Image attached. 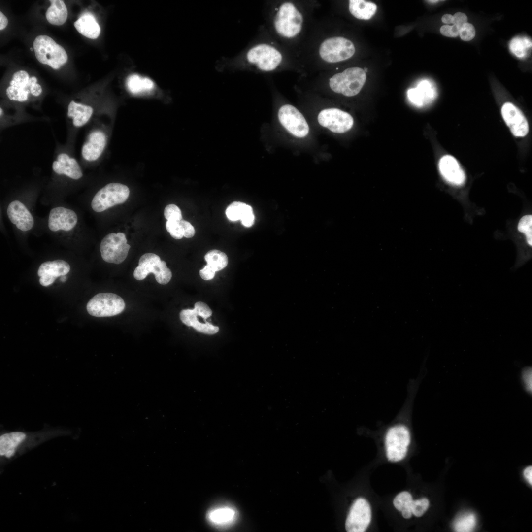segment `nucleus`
<instances>
[{"label": "nucleus", "mask_w": 532, "mask_h": 532, "mask_svg": "<svg viewBox=\"0 0 532 532\" xmlns=\"http://www.w3.org/2000/svg\"><path fill=\"white\" fill-rule=\"evenodd\" d=\"M355 52L353 42L343 37L336 36L325 39L320 44L319 53L321 58L329 63L346 60Z\"/></svg>", "instance_id": "6e6552de"}, {"label": "nucleus", "mask_w": 532, "mask_h": 532, "mask_svg": "<svg viewBox=\"0 0 532 532\" xmlns=\"http://www.w3.org/2000/svg\"><path fill=\"white\" fill-rule=\"evenodd\" d=\"M60 280H61V281L62 282H65L66 281V277L65 276V275L63 276L62 277V278L60 279Z\"/></svg>", "instance_id": "864d4df0"}, {"label": "nucleus", "mask_w": 532, "mask_h": 532, "mask_svg": "<svg viewBox=\"0 0 532 532\" xmlns=\"http://www.w3.org/2000/svg\"><path fill=\"white\" fill-rule=\"evenodd\" d=\"M216 271L208 265H206L203 269L200 271V275L201 278L205 280L212 279Z\"/></svg>", "instance_id": "c03bdc74"}, {"label": "nucleus", "mask_w": 532, "mask_h": 532, "mask_svg": "<svg viewBox=\"0 0 532 532\" xmlns=\"http://www.w3.org/2000/svg\"><path fill=\"white\" fill-rule=\"evenodd\" d=\"M37 79L35 76L30 78L27 72L19 70L13 74L10 86L6 89L7 96L12 100L26 101L28 99L29 95L31 94L32 85L37 83Z\"/></svg>", "instance_id": "2eb2a0df"}, {"label": "nucleus", "mask_w": 532, "mask_h": 532, "mask_svg": "<svg viewBox=\"0 0 532 532\" xmlns=\"http://www.w3.org/2000/svg\"><path fill=\"white\" fill-rule=\"evenodd\" d=\"M521 380L525 390L532 393V367H525L521 372Z\"/></svg>", "instance_id": "a19ab883"}, {"label": "nucleus", "mask_w": 532, "mask_h": 532, "mask_svg": "<svg viewBox=\"0 0 532 532\" xmlns=\"http://www.w3.org/2000/svg\"><path fill=\"white\" fill-rule=\"evenodd\" d=\"M8 24V19L4 14L0 11V30H3Z\"/></svg>", "instance_id": "8fccbe9b"}, {"label": "nucleus", "mask_w": 532, "mask_h": 532, "mask_svg": "<svg viewBox=\"0 0 532 532\" xmlns=\"http://www.w3.org/2000/svg\"><path fill=\"white\" fill-rule=\"evenodd\" d=\"M25 433L14 432L3 434L0 436V455L11 457L16 449L26 438Z\"/></svg>", "instance_id": "393cba45"}, {"label": "nucleus", "mask_w": 532, "mask_h": 532, "mask_svg": "<svg viewBox=\"0 0 532 532\" xmlns=\"http://www.w3.org/2000/svg\"><path fill=\"white\" fill-rule=\"evenodd\" d=\"M204 258L207 265L213 268L216 272L224 269L228 264L227 255L218 250L209 251L205 255Z\"/></svg>", "instance_id": "2f4dec72"}, {"label": "nucleus", "mask_w": 532, "mask_h": 532, "mask_svg": "<svg viewBox=\"0 0 532 532\" xmlns=\"http://www.w3.org/2000/svg\"><path fill=\"white\" fill-rule=\"evenodd\" d=\"M442 22L446 24H453V17L449 14H444L441 18Z\"/></svg>", "instance_id": "3c124183"}, {"label": "nucleus", "mask_w": 532, "mask_h": 532, "mask_svg": "<svg viewBox=\"0 0 532 532\" xmlns=\"http://www.w3.org/2000/svg\"><path fill=\"white\" fill-rule=\"evenodd\" d=\"M501 114L514 136L524 137L528 134V122L522 112L513 104L505 103L501 108Z\"/></svg>", "instance_id": "dca6fc26"}, {"label": "nucleus", "mask_w": 532, "mask_h": 532, "mask_svg": "<svg viewBox=\"0 0 532 532\" xmlns=\"http://www.w3.org/2000/svg\"><path fill=\"white\" fill-rule=\"evenodd\" d=\"M476 525V518L471 512H465L459 515L453 523V527L458 532L472 531Z\"/></svg>", "instance_id": "473e14b6"}, {"label": "nucleus", "mask_w": 532, "mask_h": 532, "mask_svg": "<svg viewBox=\"0 0 532 532\" xmlns=\"http://www.w3.org/2000/svg\"><path fill=\"white\" fill-rule=\"evenodd\" d=\"M42 92L41 86L37 83H33L31 87V93L34 96H39Z\"/></svg>", "instance_id": "de8ad7c7"}, {"label": "nucleus", "mask_w": 532, "mask_h": 532, "mask_svg": "<svg viewBox=\"0 0 532 532\" xmlns=\"http://www.w3.org/2000/svg\"><path fill=\"white\" fill-rule=\"evenodd\" d=\"M255 217L253 213H250L245 216L241 219V223L242 225L246 227H250L252 226L254 222Z\"/></svg>", "instance_id": "49530a36"}, {"label": "nucleus", "mask_w": 532, "mask_h": 532, "mask_svg": "<svg viewBox=\"0 0 532 532\" xmlns=\"http://www.w3.org/2000/svg\"><path fill=\"white\" fill-rule=\"evenodd\" d=\"M429 506V501L426 498L413 500L411 504L412 514L416 517L422 516L427 511Z\"/></svg>", "instance_id": "4c0bfd02"}, {"label": "nucleus", "mask_w": 532, "mask_h": 532, "mask_svg": "<svg viewBox=\"0 0 532 532\" xmlns=\"http://www.w3.org/2000/svg\"><path fill=\"white\" fill-rule=\"evenodd\" d=\"M531 47V41L526 37L514 38L510 43L511 51L519 58L525 57L527 53V50Z\"/></svg>", "instance_id": "72a5a7b5"}, {"label": "nucleus", "mask_w": 532, "mask_h": 532, "mask_svg": "<svg viewBox=\"0 0 532 532\" xmlns=\"http://www.w3.org/2000/svg\"><path fill=\"white\" fill-rule=\"evenodd\" d=\"M518 230L524 233L529 245L532 246V216L527 215L522 217L519 221Z\"/></svg>", "instance_id": "f704fd0d"}, {"label": "nucleus", "mask_w": 532, "mask_h": 532, "mask_svg": "<svg viewBox=\"0 0 532 532\" xmlns=\"http://www.w3.org/2000/svg\"><path fill=\"white\" fill-rule=\"evenodd\" d=\"M50 6L46 12V17L49 23L56 26L63 25L66 21L68 12L64 2L61 0H50Z\"/></svg>", "instance_id": "c85d7f7f"}, {"label": "nucleus", "mask_w": 532, "mask_h": 532, "mask_svg": "<svg viewBox=\"0 0 532 532\" xmlns=\"http://www.w3.org/2000/svg\"><path fill=\"white\" fill-rule=\"evenodd\" d=\"M439 1L440 0H427L428 2H430V3H436V2H437Z\"/></svg>", "instance_id": "5fc2aeb1"}, {"label": "nucleus", "mask_w": 532, "mask_h": 532, "mask_svg": "<svg viewBox=\"0 0 532 532\" xmlns=\"http://www.w3.org/2000/svg\"><path fill=\"white\" fill-rule=\"evenodd\" d=\"M77 31L86 37L96 39L100 33V27L95 17L90 13H86L74 23Z\"/></svg>", "instance_id": "a878e982"}, {"label": "nucleus", "mask_w": 532, "mask_h": 532, "mask_svg": "<svg viewBox=\"0 0 532 532\" xmlns=\"http://www.w3.org/2000/svg\"><path fill=\"white\" fill-rule=\"evenodd\" d=\"M453 24L461 27L463 24L467 23V17L466 15L462 12H457L453 16Z\"/></svg>", "instance_id": "a18cd8bd"}, {"label": "nucleus", "mask_w": 532, "mask_h": 532, "mask_svg": "<svg viewBox=\"0 0 532 532\" xmlns=\"http://www.w3.org/2000/svg\"><path fill=\"white\" fill-rule=\"evenodd\" d=\"M126 84L129 91L133 94H138L152 90L154 86L152 80L133 74L127 79Z\"/></svg>", "instance_id": "c756f323"}, {"label": "nucleus", "mask_w": 532, "mask_h": 532, "mask_svg": "<svg viewBox=\"0 0 532 532\" xmlns=\"http://www.w3.org/2000/svg\"><path fill=\"white\" fill-rule=\"evenodd\" d=\"M30 50H31V51H33V48H30Z\"/></svg>", "instance_id": "4d7b16f0"}, {"label": "nucleus", "mask_w": 532, "mask_h": 532, "mask_svg": "<svg viewBox=\"0 0 532 532\" xmlns=\"http://www.w3.org/2000/svg\"><path fill=\"white\" fill-rule=\"evenodd\" d=\"M272 21L273 28L278 34L291 38L300 33L303 18L301 13L293 3L285 2L276 8Z\"/></svg>", "instance_id": "f03ea898"}, {"label": "nucleus", "mask_w": 532, "mask_h": 532, "mask_svg": "<svg viewBox=\"0 0 532 532\" xmlns=\"http://www.w3.org/2000/svg\"><path fill=\"white\" fill-rule=\"evenodd\" d=\"M0 116H1V114H2V110L1 108H0Z\"/></svg>", "instance_id": "6e6d98bb"}, {"label": "nucleus", "mask_w": 532, "mask_h": 532, "mask_svg": "<svg viewBox=\"0 0 532 532\" xmlns=\"http://www.w3.org/2000/svg\"><path fill=\"white\" fill-rule=\"evenodd\" d=\"M371 520V511L369 503L364 498H358L350 509L345 522L346 530L348 532H365Z\"/></svg>", "instance_id": "f8f14e48"}, {"label": "nucleus", "mask_w": 532, "mask_h": 532, "mask_svg": "<svg viewBox=\"0 0 532 532\" xmlns=\"http://www.w3.org/2000/svg\"><path fill=\"white\" fill-rule=\"evenodd\" d=\"M278 117L281 125L293 135L302 138L308 134V124L302 114L294 106H282L278 110Z\"/></svg>", "instance_id": "ddd939ff"}, {"label": "nucleus", "mask_w": 532, "mask_h": 532, "mask_svg": "<svg viewBox=\"0 0 532 532\" xmlns=\"http://www.w3.org/2000/svg\"><path fill=\"white\" fill-rule=\"evenodd\" d=\"M413 501L411 495L407 491H403L395 498L393 504L395 508L399 511H401L404 508L409 507L411 508V504Z\"/></svg>", "instance_id": "c9c22d12"}, {"label": "nucleus", "mask_w": 532, "mask_h": 532, "mask_svg": "<svg viewBox=\"0 0 532 532\" xmlns=\"http://www.w3.org/2000/svg\"><path fill=\"white\" fill-rule=\"evenodd\" d=\"M524 475L525 479L532 485V467L531 466L526 468L524 471Z\"/></svg>", "instance_id": "09e8293b"}, {"label": "nucleus", "mask_w": 532, "mask_h": 532, "mask_svg": "<svg viewBox=\"0 0 532 532\" xmlns=\"http://www.w3.org/2000/svg\"><path fill=\"white\" fill-rule=\"evenodd\" d=\"M411 441L408 428L403 424L390 427L385 437L386 456L389 461L399 462L405 458Z\"/></svg>", "instance_id": "39448f33"}, {"label": "nucleus", "mask_w": 532, "mask_h": 532, "mask_svg": "<svg viewBox=\"0 0 532 532\" xmlns=\"http://www.w3.org/2000/svg\"><path fill=\"white\" fill-rule=\"evenodd\" d=\"M106 143V137L102 131L92 132L82 148V155L88 161L97 160L102 154Z\"/></svg>", "instance_id": "412c9836"}, {"label": "nucleus", "mask_w": 532, "mask_h": 532, "mask_svg": "<svg viewBox=\"0 0 532 532\" xmlns=\"http://www.w3.org/2000/svg\"><path fill=\"white\" fill-rule=\"evenodd\" d=\"M52 169L59 175L64 174L75 180L79 179L83 176L76 160L64 153L59 154L57 160L53 162Z\"/></svg>", "instance_id": "5701e85b"}, {"label": "nucleus", "mask_w": 532, "mask_h": 532, "mask_svg": "<svg viewBox=\"0 0 532 532\" xmlns=\"http://www.w3.org/2000/svg\"><path fill=\"white\" fill-rule=\"evenodd\" d=\"M459 35L463 40L470 41L475 35V28L470 23H465L460 28Z\"/></svg>", "instance_id": "ea45409f"}, {"label": "nucleus", "mask_w": 532, "mask_h": 532, "mask_svg": "<svg viewBox=\"0 0 532 532\" xmlns=\"http://www.w3.org/2000/svg\"><path fill=\"white\" fill-rule=\"evenodd\" d=\"M7 214L11 222L22 231L31 230L34 225V219L25 205L19 200H14L9 203Z\"/></svg>", "instance_id": "6ab92c4d"}, {"label": "nucleus", "mask_w": 532, "mask_h": 532, "mask_svg": "<svg viewBox=\"0 0 532 532\" xmlns=\"http://www.w3.org/2000/svg\"><path fill=\"white\" fill-rule=\"evenodd\" d=\"M125 303L119 296L111 293H99L88 302V313L95 317H110L118 315L124 310Z\"/></svg>", "instance_id": "1a4fd4ad"}, {"label": "nucleus", "mask_w": 532, "mask_h": 532, "mask_svg": "<svg viewBox=\"0 0 532 532\" xmlns=\"http://www.w3.org/2000/svg\"><path fill=\"white\" fill-rule=\"evenodd\" d=\"M434 86L427 80L420 81L417 86L407 91L410 101L418 107H421L432 101L436 97Z\"/></svg>", "instance_id": "b1692460"}, {"label": "nucleus", "mask_w": 532, "mask_h": 532, "mask_svg": "<svg viewBox=\"0 0 532 532\" xmlns=\"http://www.w3.org/2000/svg\"><path fill=\"white\" fill-rule=\"evenodd\" d=\"M212 314L211 309L205 303L199 301L195 304L193 309L181 310L180 318L185 325L193 327L200 332L214 334L218 332L219 327L206 321Z\"/></svg>", "instance_id": "9d476101"}, {"label": "nucleus", "mask_w": 532, "mask_h": 532, "mask_svg": "<svg viewBox=\"0 0 532 532\" xmlns=\"http://www.w3.org/2000/svg\"><path fill=\"white\" fill-rule=\"evenodd\" d=\"M252 213L253 209L251 206L240 201H233L226 210L227 218L232 221L241 220L246 215Z\"/></svg>", "instance_id": "7c9ffc66"}, {"label": "nucleus", "mask_w": 532, "mask_h": 532, "mask_svg": "<svg viewBox=\"0 0 532 532\" xmlns=\"http://www.w3.org/2000/svg\"><path fill=\"white\" fill-rule=\"evenodd\" d=\"M129 194V189L125 185L118 183L108 184L95 194L91 202L92 208L95 212H102L125 202Z\"/></svg>", "instance_id": "0eeeda50"}, {"label": "nucleus", "mask_w": 532, "mask_h": 532, "mask_svg": "<svg viewBox=\"0 0 532 532\" xmlns=\"http://www.w3.org/2000/svg\"><path fill=\"white\" fill-rule=\"evenodd\" d=\"M460 28L454 24L452 26L445 25L441 27L440 32L445 36L455 37L459 35Z\"/></svg>", "instance_id": "79ce46f5"}, {"label": "nucleus", "mask_w": 532, "mask_h": 532, "mask_svg": "<svg viewBox=\"0 0 532 532\" xmlns=\"http://www.w3.org/2000/svg\"><path fill=\"white\" fill-rule=\"evenodd\" d=\"M93 112L91 106L71 101L68 106L67 115L72 119L74 126L80 127L89 121Z\"/></svg>", "instance_id": "bb28decb"}, {"label": "nucleus", "mask_w": 532, "mask_h": 532, "mask_svg": "<svg viewBox=\"0 0 532 532\" xmlns=\"http://www.w3.org/2000/svg\"><path fill=\"white\" fill-rule=\"evenodd\" d=\"M282 60L281 53L274 46L266 43H260L244 49L227 65L231 69L244 70L253 67L268 72L277 69Z\"/></svg>", "instance_id": "f257e3e1"}, {"label": "nucleus", "mask_w": 532, "mask_h": 532, "mask_svg": "<svg viewBox=\"0 0 532 532\" xmlns=\"http://www.w3.org/2000/svg\"><path fill=\"white\" fill-rule=\"evenodd\" d=\"M366 78V72L363 69L350 67L332 76L329 79V86L335 93L352 97L360 92Z\"/></svg>", "instance_id": "20e7f679"}, {"label": "nucleus", "mask_w": 532, "mask_h": 532, "mask_svg": "<svg viewBox=\"0 0 532 532\" xmlns=\"http://www.w3.org/2000/svg\"><path fill=\"white\" fill-rule=\"evenodd\" d=\"M164 216L167 220L180 221L182 219L181 211L174 204L166 205L164 210Z\"/></svg>", "instance_id": "58836bf2"}, {"label": "nucleus", "mask_w": 532, "mask_h": 532, "mask_svg": "<svg viewBox=\"0 0 532 532\" xmlns=\"http://www.w3.org/2000/svg\"><path fill=\"white\" fill-rule=\"evenodd\" d=\"M319 123L336 133H345L352 127L354 120L348 113L337 108L322 110L318 116Z\"/></svg>", "instance_id": "4468645a"}, {"label": "nucleus", "mask_w": 532, "mask_h": 532, "mask_svg": "<svg viewBox=\"0 0 532 532\" xmlns=\"http://www.w3.org/2000/svg\"><path fill=\"white\" fill-rule=\"evenodd\" d=\"M77 216L72 210L63 207L52 208L49 213L48 228L52 232L69 231L77 222Z\"/></svg>", "instance_id": "f3484780"}, {"label": "nucleus", "mask_w": 532, "mask_h": 532, "mask_svg": "<svg viewBox=\"0 0 532 532\" xmlns=\"http://www.w3.org/2000/svg\"><path fill=\"white\" fill-rule=\"evenodd\" d=\"M401 512L402 516L405 519H409L412 516V513L411 508L409 507L404 508Z\"/></svg>", "instance_id": "603ef678"}, {"label": "nucleus", "mask_w": 532, "mask_h": 532, "mask_svg": "<svg viewBox=\"0 0 532 532\" xmlns=\"http://www.w3.org/2000/svg\"><path fill=\"white\" fill-rule=\"evenodd\" d=\"M180 221L167 220L166 223L167 231L169 233L171 237L175 239H180L184 236L183 230Z\"/></svg>", "instance_id": "e433bc0d"}, {"label": "nucleus", "mask_w": 532, "mask_h": 532, "mask_svg": "<svg viewBox=\"0 0 532 532\" xmlns=\"http://www.w3.org/2000/svg\"><path fill=\"white\" fill-rule=\"evenodd\" d=\"M349 10L355 18L367 20L374 15L377 6L373 2L363 0H350L349 1Z\"/></svg>", "instance_id": "cd10ccee"}, {"label": "nucleus", "mask_w": 532, "mask_h": 532, "mask_svg": "<svg viewBox=\"0 0 532 532\" xmlns=\"http://www.w3.org/2000/svg\"><path fill=\"white\" fill-rule=\"evenodd\" d=\"M130 247L125 234L118 232L105 236L101 241L100 250L104 261L119 264L127 258Z\"/></svg>", "instance_id": "9b49d317"}, {"label": "nucleus", "mask_w": 532, "mask_h": 532, "mask_svg": "<svg viewBox=\"0 0 532 532\" xmlns=\"http://www.w3.org/2000/svg\"><path fill=\"white\" fill-rule=\"evenodd\" d=\"M439 169L443 177L448 182L461 185L466 180V175L457 160L451 155H445L440 160Z\"/></svg>", "instance_id": "aec40b11"}, {"label": "nucleus", "mask_w": 532, "mask_h": 532, "mask_svg": "<svg viewBox=\"0 0 532 532\" xmlns=\"http://www.w3.org/2000/svg\"><path fill=\"white\" fill-rule=\"evenodd\" d=\"M70 269L68 263L63 260L45 262L40 265L38 269L39 283L43 286H49L57 277L67 274Z\"/></svg>", "instance_id": "a211bd4d"}, {"label": "nucleus", "mask_w": 532, "mask_h": 532, "mask_svg": "<svg viewBox=\"0 0 532 532\" xmlns=\"http://www.w3.org/2000/svg\"><path fill=\"white\" fill-rule=\"evenodd\" d=\"M237 513L235 508L229 505L217 506L209 510L207 514L208 522L219 528H227L235 522Z\"/></svg>", "instance_id": "4be33fe9"}, {"label": "nucleus", "mask_w": 532, "mask_h": 532, "mask_svg": "<svg viewBox=\"0 0 532 532\" xmlns=\"http://www.w3.org/2000/svg\"><path fill=\"white\" fill-rule=\"evenodd\" d=\"M33 49L40 63L48 65L54 69L60 68L68 59L65 49L47 35L37 36L33 41Z\"/></svg>", "instance_id": "7ed1b4c3"}, {"label": "nucleus", "mask_w": 532, "mask_h": 532, "mask_svg": "<svg viewBox=\"0 0 532 532\" xmlns=\"http://www.w3.org/2000/svg\"><path fill=\"white\" fill-rule=\"evenodd\" d=\"M150 273L155 275L157 282L160 284H166L171 279L172 273L164 261L159 256L148 253L139 259L138 266L135 268L133 276L137 280H142Z\"/></svg>", "instance_id": "423d86ee"}, {"label": "nucleus", "mask_w": 532, "mask_h": 532, "mask_svg": "<svg viewBox=\"0 0 532 532\" xmlns=\"http://www.w3.org/2000/svg\"><path fill=\"white\" fill-rule=\"evenodd\" d=\"M180 223L183 230L184 237L188 238L193 237L195 234V230L192 224L183 219L180 221Z\"/></svg>", "instance_id": "37998d69"}]
</instances>
